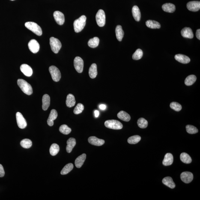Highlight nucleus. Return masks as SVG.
<instances>
[{"instance_id": "4be33fe9", "label": "nucleus", "mask_w": 200, "mask_h": 200, "mask_svg": "<svg viewBox=\"0 0 200 200\" xmlns=\"http://www.w3.org/2000/svg\"><path fill=\"white\" fill-rule=\"evenodd\" d=\"M162 8L165 12L170 13L174 12L176 10L175 5L171 3H166L163 4L162 6Z\"/></svg>"}, {"instance_id": "7ed1b4c3", "label": "nucleus", "mask_w": 200, "mask_h": 200, "mask_svg": "<svg viewBox=\"0 0 200 200\" xmlns=\"http://www.w3.org/2000/svg\"><path fill=\"white\" fill-rule=\"evenodd\" d=\"M25 26L28 29L32 31L37 36H41L42 34V31L40 26L35 22H28L25 23Z\"/></svg>"}, {"instance_id": "20e7f679", "label": "nucleus", "mask_w": 200, "mask_h": 200, "mask_svg": "<svg viewBox=\"0 0 200 200\" xmlns=\"http://www.w3.org/2000/svg\"><path fill=\"white\" fill-rule=\"evenodd\" d=\"M105 125L108 128L115 130L121 129L123 126L121 122L116 120H109L105 121Z\"/></svg>"}, {"instance_id": "c85d7f7f", "label": "nucleus", "mask_w": 200, "mask_h": 200, "mask_svg": "<svg viewBox=\"0 0 200 200\" xmlns=\"http://www.w3.org/2000/svg\"><path fill=\"white\" fill-rule=\"evenodd\" d=\"M117 116L119 119L125 122H129L130 120V115L124 111H121L119 112Z\"/></svg>"}, {"instance_id": "de8ad7c7", "label": "nucleus", "mask_w": 200, "mask_h": 200, "mask_svg": "<svg viewBox=\"0 0 200 200\" xmlns=\"http://www.w3.org/2000/svg\"><path fill=\"white\" fill-rule=\"evenodd\" d=\"M95 113V116L96 118H97L99 116V115H100V112H99V111L97 110H95L94 111Z\"/></svg>"}, {"instance_id": "09e8293b", "label": "nucleus", "mask_w": 200, "mask_h": 200, "mask_svg": "<svg viewBox=\"0 0 200 200\" xmlns=\"http://www.w3.org/2000/svg\"><path fill=\"white\" fill-rule=\"evenodd\" d=\"M11 1H14V0H11Z\"/></svg>"}, {"instance_id": "1a4fd4ad", "label": "nucleus", "mask_w": 200, "mask_h": 200, "mask_svg": "<svg viewBox=\"0 0 200 200\" xmlns=\"http://www.w3.org/2000/svg\"><path fill=\"white\" fill-rule=\"evenodd\" d=\"M16 119L18 125L20 128L23 129L26 127L27 124L26 121L20 112L16 113Z\"/></svg>"}, {"instance_id": "c03bdc74", "label": "nucleus", "mask_w": 200, "mask_h": 200, "mask_svg": "<svg viewBox=\"0 0 200 200\" xmlns=\"http://www.w3.org/2000/svg\"><path fill=\"white\" fill-rule=\"evenodd\" d=\"M4 171L2 165L0 164V177H4Z\"/></svg>"}, {"instance_id": "f03ea898", "label": "nucleus", "mask_w": 200, "mask_h": 200, "mask_svg": "<svg viewBox=\"0 0 200 200\" xmlns=\"http://www.w3.org/2000/svg\"><path fill=\"white\" fill-rule=\"evenodd\" d=\"M86 17L85 15H82L78 19L75 21L73 23V26L75 32H81L84 29L86 25Z\"/></svg>"}, {"instance_id": "6e6552de", "label": "nucleus", "mask_w": 200, "mask_h": 200, "mask_svg": "<svg viewBox=\"0 0 200 200\" xmlns=\"http://www.w3.org/2000/svg\"><path fill=\"white\" fill-rule=\"evenodd\" d=\"M74 65L75 70L79 73H81L83 71L84 62L82 58L77 56L74 60Z\"/></svg>"}, {"instance_id": "c9c22d12", "label": "nucleus", "mask_w": 200, "mask_h": 200, "mask_svg": "<svg viewBox=\"0 0 200 200\" xmlns=\"http://www.w3.org/2000/svg\"><path fill=\"white\" fill-rule=\"evenodd\" d=\"M141 138L139 135H134L129 137L127 139V142L130 144H135L138 143L141 141Z\"/></svg>"}, {"instance_id": "9d476101", "label": "nucleus", "mask_w": 200, "mask_h": 200, "mask_svg": "<svg viewBox=\"0 0 200 200\" xmlns=\"http://www.w3.org/2000/svg\"><path fill=\"white\" fill-rule=\"evenodd\" d=\"M28 48L30 51L34 53H37L40 50V45L37 40H32L28 44Z\"/></svg>"}, {"instance_id": "f3484780", "label": "nucleus", "mask_w": 200, "mask_h": 200, "mask_svg": "<svg viewBox=\"0 0 200 200\" xmlns=\"http://www.w3.org/2000/svg\"><path fill=\"white\" fill-rule=\"evenodd\" d=\"M58 114L57 111L55 109H52L49 115L48 119L47 120V123L48 125L50 126H53L54 121L58 117Z\"/></svg>"}, {"instance_id": "ddd939ff", "label": "nucleus", "mask_w": 200, "mask_h": 200, "mask_svg": "<svg viewBox=\"0 0 200 200\" xmlns=\"http://www.w3.org/2000/svg\"><path fill=\"white\" fill-rule=\"evenodd\" d=\"M53 16L56 22L58 25H62L64 22V15L62 12L59 11H56L53 13Z\"/></svg>"}, {"instance_id": "b1692460", "label": "nucleus", "mask_w": 200, "mask_h": 200, "mask_svg": "<svg viewBox=\"0 0 200 200\" xmlns=\"http://www.w3.org/2000/svg\"><path fill=\"white\" fill-rule=\"evenodd\" d=\"M67 145L66 150L67 153L71 152L76 144V139L74 138H70L67 141Z\"/></svg>"}, {"instance_id": "5701e85b", "label": "nucleus", "mask_w": 200, "mask_h": 200, "mask_svg": "<svg viewBox=\"0 0 200 200\" xmlns=\"http://www.w3.org/2000/svg\"><path fill=\"white\" fill-rule=\"evenodd\" d=\"M42 109L46 111L49 107L50 104V97L48 94H45L42 97Z\"/></svg>"}, {"instance_id": "4c0bfd02", "label": "nucleus", "mask_w": 200, "mask_h": 200, "mask_svg": "<svg viewBox=\"0 0 200 200\" xmlns=\"http://www.w3.org/2000/svg\"><path fill=\"white\" fill-rule=\"evenodd\" d=\"M59 131L64 135H68L71 132V129L66 125H63L60 126Z\"/></svg>"}, {"instance_id": "79ce46f5", "label": "nucleus", "mask_w": 200, "mask_h": 200, "mask_svg": "<svg viewBox=\"0 0 200 200\" xmlns=\"http://www.w3.org/2000/svg\"><path fill=\"white\" fill-rule=\"evenodd\" d=\"M84 105L82 103H79L75 107L73 112L76 115H78V114H81L84 111Z\"/></svg>"}, {"instance_id": "bb28decb", "label": "nucleus", "mask_w": 200, "mask_h": 200, "mask_svg": "<svg viewBox=\"0 0 200 200\" xmlns=\"http://www.w3.org/2000/svg\"><path fill=\"white\" fill-rule=\"evenodd\" d=\"M76 103L75 97L72 94H69L67 96L66 100V105L69 108L73 107L75 106Z\"/></svg>"}, {"instance_id": "c756f323", "label": "nucleus", "mask_w": 200, "mask_h": 200, "mask_svg": "<svg viewBox=\"0 0 200 200\" xmlns=\"http://www.w3.org/2000/svg\"><path fill=\"white\" fill-rule=\"evenodd\" d=\"M146 24L148 28L151 29H159L160 28V24L156 21L153 20H148L146 22Z\"/></svg>"}, {"instance_id": "2eb2a0df", "label": "nucleus", "mask_w": 200, "mask_h": 200, "mask_svg": "<svg viewBox=\"0 0 200 200\" xmlns=\"http://www.w3.org/2000/svg\"><path fill=\"white\" fill-rule=\"evenodd\" d=\"M21 71L26 76L30 77L32 76L33 73V70L29 65L26 64H22L20 67Z\"/></svg>"}, {"instance_id": "f257e3e1", "label": "nucleus", "mask_w": 200, "mask_h": 200, "mask_svg": "<svg viewBox=\"0 0 200 200\" xmlns=\"http://www.w3.org/2000/svg\"><path fill=\"white\" fill-rule=\"evenodd\" d=\"M18 86L25 94L30 95L33 93L32 87L30 84L23 79H18L17 81Z\"/></svg>"}, {"instance_id": "4468645a", "label": "nucleus", "mask_w": 200, "mask_h": 200, "mask_svg": "<svg viewBox=\"0 0 200 200\" xmlns=\"http://www.w3.org/2000/svg\"><path fill=\"white\" fill-rule=\"evenodd\" d=\"M88 142L91 145L97 146H101L105 144V141L103 139H98L95 136L90 137L88 138Z\"/></svg>"}, {"instance_id": "aec40b11", "label": "nucleus", "mask_w": 200, "mask_h": 200, "mask_svg": "<svg viewBox=\"0 0 200 200\" xmlns=\"http://www.w3.org/2000/svg\"><path fill=\"white\" fill-rule=\"evenodd\" d=\"M132 13L134 18L137 22H139L141 19V13L137 6H134L132 9Z\"/></svg>"}, {"instance_id": "f704fd0d", "label": "nucleus", "mask_w": 200, "mask_h": 200, "mask_svg": "<svg viewBox=\"0 0 200 200\" xmlns=\"http://www.w3.org/2000/svg\"><path fill=\"white\" fill-rule=\"evenodd\" d=\"M59 147L58 144H53L51 145L50 148V154L53 156L56 155L59 152Z\"/></svg>"}, {"instance_id": "72a5a7b5", "label": "nucleus", "mask_w": 200, "mask_h": 200, "mask_svg": "<svg viewBox=\"0 0 200 200\" xmlns=\"http://www.w3.org/2000/svg\"><path fill=\"white\" fill-rule=\"evenodd\" d=\"M73 168V163H69L64 166L61 171V175H66L70 173Z\"/></svg>"}, {"instance_id": "58836bf2", "label": "nucleus", "mask_w": 200, "mask_h": 200, "mask_svg": "<svg viewBox=\"0 0 200 200\" xmlns=\"http://www.w3.org/2000/svg\"><path fill=\"white\" fill-rule=\"evenodd\" d=\"M143 55V52L141 49H138L132 56V59L135 60H138L142 58Z\"/></svg>"}, {"instance_id": "a19ab883", "label": "nucleus", "mask_w": 200, "mask_h": 200, "mask_svg": "<svg viewBox=\"0 0 200 200\" xmlns=\"http://www.w3.org/2000/svg\"><path fill=\"white\" fill-rule=\"evenodd\" d=\"M186 131L188 133L190 134L196 133L198 132V129L193 125H187L186 126Z\"/></svg>"}, {"instance_id": "e433bc0d", "label": "nucleus", "mask_w": 200, "mask_h": 200, "mask_svg": "<svg viewBox=\"0 0 200 200\" xmlns=\"http://www.w3.org/2000/svg\"><path fill=\"white\" fill-rule=\"evenodd\" d=\"M21 145L23 148L26 149H28L31 148L32 146V142L31 140L28 139H25L21 141Z\"/></svg>"}, {"instance_id": "2f4dec72", "label": "nucleus", "mask_w": 200, "mask_h": 200, "mask_svg": "<svg viewBox=\"0 0 200 200\" xmlns=\"http://www.w3.org/2000/svg\"><path fill=\"white\" fill-rule=\"evenodd\" d=\"M196 77L192 75L188 76L185 81V84L187 86H191L194 83L196 80Z\"/></svg>"}, {"instance_id": "39448f33", "label": "nucleus", "mask_w": 200, "mask_h": 200, "mask_svg": "<svg viewBox=\"0 0 200 200\" xmlns=\"http://www.w3.org/2000/svg\"><path fill=\"white\" fill-rule=\"evenodd\" d=\"M50 45L51 50L55 53H58L62 47L60 40L53 37L50 38Z\"/></svg>"}, {"instance_id": "a211bd4d", "label": "nucleus", "mask_w": 200, "mask_h": 200, "mask_svg": "<svg viewBox=\"0 0 200 200\" xmlns=\"http://www.w3.org/2000/svg\"><path fill=\"white\" fill-rule=\"evenodd\" d=\"M175 59L177 61L183 64H187L190 62V59L189 57L182 54H177L175 55Z\"/></svg>"}, {"instance_id": "f8f14e48", "label": "nucleus", "mask_w": 200, "mask_h": 200, "mask_svg": "<svg viewBox=\"0 0 200 200\" xmlns=\"http://www.w3.org/2000/svg\"><path fill=\"white\" fill-rule=\"evenodd\" d=\"M180 178L183 182L189 183L193 180V176L191 172H184L182 173L180 175Z\"/></svg>"}, {"instance_id": "423d86ee", "label": "nucleus", "mask_w": 200, "mask_h": 200, "mask_svg": "<svg viewBox=\"0 0 200 200\" xmlns=\"http://www.w3.org/2000/svg\"><path fill=\"white\" fill-rule=\"evenodd\" d=\"M49 71L53 81L58 82L60 81L61 77V73L56 67L54 66H51L49 67Z\"/></svg>"}, {"instance_id": "a878e982", "label": "nucleus", "mask_w": 200, "mask_h": 200, "mask_svg": "<svg viewBox=\"0 0 200 200\" xmlns=\"http://www.w3.org/2000/svg\"><path fill=\"white\" fill-rule=\"evenodd\" d=\"M162 183L171 189H174L175 187V183L174 182L172 177H165L162 180Z\"/></svg>"}, {"instance_id": "37998d69", "label": "nucleus", "mask_w": 200, "mask_h": 200, "mask_svg": "<svg viewBox=\"0 0 200 200\" xmlns=\"http://www.w3.org/2000/svg\"><path fill=\"white\" fill-rule=\"evenodd\" d=\"M171 109L175 110L177 112L180 111L182 109V107L181 105L179 103L176 102H172L170 105Z\"/></svg>"}, {"instance_id": "412c9836", "label": "nucleus", "mask_w": 200, "mask_h": 200, "mask_svg": "<svg viewBox=\"0 0 200 200\" xmlns=\"http://www.w3.org/2000/svg\"><path fill=\"white\" fill-rule=\"evenodd\" d=\"M174 161V157L171 153H166L163 161V164L165 166H169L172 164Z\"/></svg>"}, {"instance_id": "0eeeda50", "label": "nucleus", "mask_w": 200, "mask_h": 200, "mask_svg": "<svg viewBox=\"0 0 200 200\" xmlns=\"http://www.w3.org/2000/svg\"><path fill=\"white\" fill-rule=\"evenodd\" d=\"M96 19L97 24L99 26H104L106 22V16L105 12L103 10H98L96 15Z\"/></svg>"}, {"instance_id": "cd10ccee", "label": "nucleus", "mask_w": 200, "mask_h": 200, "mask_svg": "<svg viewBox=\"0 0 200 200\" xmlns=\"http://www.w3.org/2000/svg\"><path fill=\"white\" fill-rule=\"evenodd\" d=\"M90 77L92 79H94L97 77V64H93L90 67L89 71Z\"/></svg>"}, {"instance_id": "393cba45", "label": "nucleus", "mask_w": 200, "mask_h": 200, "mask_svg": "<svg viewBox=\"0 0 200 200\" xmlns=\"http://www.w3.org/2000/svg\"><path fill=\"white\" fill-rule=\"evenodd\" d=\"M115 33L117 40L118 41H121L124 34V31L121 26L119 25L117 26L116 28Z\"/></svg>"}, {"instance_id": "ea45409f", "label": "nucleus", "mask_w": 200, "mask_h": 200, "mask_svg": "<svg viewBox=\"0 0 200 200\" xmlns=\"http://www.w3.org/2000/svg\"><path fill=\"white\" fill-rule=\"evenodd\" d=\"M137 124L138 126L142 129L146 128L148 125V121L144 118H139L138 120Z\"/></svg>"}, {"instance_id": "7c9ffc66", "label": "nucleus", "mask_w": 200, "mask_h": 200, "mask_svg": "<svg viewBox=\"0 0 200 200\" xmlns=\"http://www.w3.org/2000/svg\"><path fill=\"white\" fill-rule=\"evenodd\" d=\"M180 159L183 163L189 164L191 163L192 159L187 153H182L180 155Z\"/></svg>"}, {"instance_id": "9b49d317", "label": "nucleus", "mask_w": 200, "mask_h": 200, "mask_svg": "<svg viewBox=\"0 0 200 200\" xmlns=\"http://www.w3.org/2000/svg\"><path fill=\"white\" fill-rule=\"evenodd\" d=\"M187 7L189 10L192 12H197L200 9V2L198 1H189L187 4Z\"/></svg>"}, {"instance_id": "49530a36", "label": "nucleus", "mask_w": 200, "mask_h": 200, "mask_svg": "<svg viewBox=\"0 0 200 200\" xmlns=\"http://www.w3.org/2000/svg\"><path fill=\"white\" fill-rule=\"evenodd\" d=\"M106 108V105L104 104L100 105V109L102 110H104Z\"/></svg>"}, {"instance_id": "6ab92c4d", "label": "nucleus", "mask_w": 200, "mask_h": 200, "mask_svg": "<svg viewBox=\"0 0 200 200\" xmlns=\"http://www.w3.org/2000/svg\"><path fill=\"white\" fill-rule=\"evenodd\" d=\"M86 154L84 153L77 158L75 161V166L77 168H81L82 166L86 159Z\"/></svg>"}, {"instance_id": "a18cd8bd", "label": "nucleus", "mask_w": 200, "mask_h": 200, "mask_svg": "<svg viewBox=\"0 0 200 200\" xmlns=\"http://www.w3.org/2000/svg\"><path fill=\"white\" fill-rule=\"evenodd\" d=\"M196 37L198 40H200V29H198L196 31Z\"/></svg>"}, {"instance_id": "473e14b6", "label": "nucleus", "mask_w": 200, "mask_h": 200, "mask_svg": "<svg viewBox=\"0 0 200 200\" xmlns=\"http://www.w3.org/2000/svg\"><path fill=\"white\" fill-rule=\"evenodd\" d=\"M99 43H100V39L98 37H95L90 39L88 41V45L90 47L94 48L98 46Z\"/></svg>"}, {"instance_id": "dca6fc26", "label": "nucleus", "mask_w": 200, "mask_h": 200, "mask_svg": "<svg viewBox=\"0 0 200 200\" xmlns=\"http://www.w3.org/2000/svg\"><path fill=\"white\" fill-rule=\"evenodd\" d=\"M181 34L182 36L185 38L192 39L194 37V34L192 29L190 28H188V27H185L183 28L181 31Z\"/></svg>"}]
</instances>
